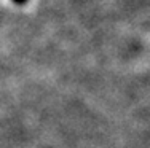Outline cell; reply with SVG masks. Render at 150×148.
<instances>
[{
	"label": "cell",
	"mask_w": 150,
	"mask_h": 148,
	"mask_svg": "<svg viewBox=\"0 0 150 148\" xmlns=\"http://www.w3.org/2000/svg\"><path fill=\"white\" fill-rule=\"evenodd\" d=\"M15 3H18V5H24V3H27V0H13Z\"/></svg>",
	"instance_id": "1"
}]
</instances>
